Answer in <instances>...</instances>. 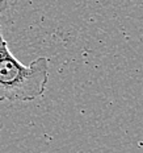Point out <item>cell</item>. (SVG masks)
Segmentation results:
<instances>
[{
  "mask_svg": "<svg viewBox=\"0 0 143 153\" xmlns=\"http://www.w3.org/2000/svg\"><path fill=\"white\" fill-rule=\"evenodd\" d=\"M49 81L45 57L23 65L9 52L0 27V102H30L42 97Z\"/></svg>",
  "mask_w": 143,
  "mask_h": 153,
  "instance_id": "obj_1",
  "label": "cell"
},
{
  "mask_svg": "<svg viewBox=\"0 0 143 153\" xmlns=\"http://www.w3.org/2000/svg\"><path fill=\"white\" fill-rule=\"evenodd\" d=\"M9 7V0H0V15L4 13Z\"/></svg>",
  "mask_w": 143,
  "mask_h": 153,
  "instance_id": "obj_2",
  "label": "cell"
}]
</instances>
